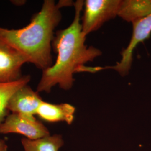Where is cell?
I'll return each instance as SVG.
<instances>
[{"mask_svg": "<svg viewBox=\"0 0 151 151\" xmlns=\"http://www.w3.org/2000/svg\"><path fill=\"white\" fill-rule=\"evenodd\" d=\"M83 1L74 2L75 16L68 27L55 32L52 49L57 54L53 65L42 71V75L37 87V91L49 93L53 87L68 90L73 86V75L79 72L84 65L100 56L102 52L94 47L85 44L86 37L82 31L81 12Z\"/></svg>", "mask_w": 151, "mask_h": 151, "instance_id": "obj_1", "label": "cell"}, {"mask_svg": "<svg viewBox=\"0 0 151 151\" xmlns=\"http://www.w3.org/2000/svg\"><path fill=\"white\" fill-rule=\"evenodd\" d=\"M20 134L30 140H37L50 135L47 128L34 118L16 113L9 114L0 124V134Z\"/></svg>", "mask_w": 151, "mask_h": 151, "instance_id": "obj_5", "label": "cell"}, {"mask_svg": "<svg viewBox=\"0 0 151 151\" xmlns=\"http://www.w3.org/2000/svg\"><path fill=\"white\" fill-rule=\"evenodd\" d=\"M29 60L24 54L0 40V84L22 78V67Z\"/></svg>", "mask_w": 151, "mask_h": 151, "instance_id": "obj_6", "label": "cell"}, {"mask_svg": "<svg viewBox=\"0 0 151 151\" xmlns=\"http://www.w3.org/2000/svg\"><path fill=\"white\" fill-rule=\"evenodd\" d=\"M22 143L25 151H59L64 145V140L62 135L55 134L37 140L23 138Z\"/></svg>", "mask_w": 151, "mask_h": 151, "instance_id": "obj_10", "label": "cell"}, {"mask_svg": "<svg viewBox=\"0 0 151 151\" xmlns=\"http://www.w3.org/2000/svg\"><path fill=\"white\" fill-rule=\"evenodd\" d=\"M71 1L45 0L41 10L30 23L19 29L0 27V40L24 54L38 69L47 70L53 65L52 55L54 30L62 19L60 9L73 5Z\"/></svg>", "mask_w": 151, "mask_h": 151, "instance_id": "obj_2", "label": "cell"}, {"mask_svg": "<svg viewBox=\"0 0 151 151\" xmlns=\"http://www.w3.org/2000/svg\"><path fill=\"white\" fill-rule=\"evenodd\" d=\"M76 109L68 103L55 104L43 101L37 115L39 118L49 123L65 122L70 125L74 120Z\"/></svg>", "mask_w": 151, "mask_h": 151, "instance_id": "obj_8", "label": "cell"}, {"mask_svg": "<svg viewBox=\"0 0 151 151\" xmlns=\"http://www.w3.org/2000/svg\"><path fill=\"white\" fill-rule=\"evenodd\" d=\"M31 80L30 75H24L18 81L5 84H0V124L9 114L7 105L11 96L20 87L27 85Z\"/></svg>", "mask_w": 151, "mask_h": 151, "instance_id": "obj_11", "label": "cell"}, {"mask_svg": "<svg viewBox=\"0 0 151 151\" xmlns=\"http://www.w3.org/2000/svg\"><path fill=\"white\" fill-rule=\"evenodd\" d=\"M151 12V0H122L118 16L134 22Z\"/></svg>", "mask_w": 151, "mask_h": 151, "instance_id": "obj_9", "label": "cell"}, {"mask_svg": "<svg viewBox=\"0 0 151 151\" xmlns=\"http://www.w3.org/2000/svg\"><path fill=\"white\" fill-rule=\"evenodd\" d=\"M133 32L127 47L121 53L122 58L116 65L111 66L91 67V73L104 70H113L121 76L127 75L131 68L133 62V54L138 44L145 41L151 34V12L143 18L132 23Z\"/></svg>", "mask_w": 151, "mask_h": 151, "instance_id": "obj_4", "label": "cell"}, {"mask_svg": "<svg viewBox=\"0 0 151 151\" xmlns=\"http://www.w3.org/2000/svg\"><path fill=\"white\" fill-rule=\"evenodd\" d=\"M12 3L16 6H22L24 5L26 3V1L20 0V1H11Z\"/></svg>", "mask_w": 151, "mask_h": 151, "instance_id": "obj_13", "label": "cell"}, {"mask_svg": "<svg viewBox=\"0 0 151 151\" xmlns=\"http://www.w3.org/2000/svg\"><path fill=\"white\" fill-rule=\"evenodd\" d=\"M43 101L39 92L27 85L18 89L8 101L7 109L12 113L28 118H34L38 108Z\"/></svg>", "mask_w": 151, "mask_h": 151, "instance_id": "obj_7", "label": "cell"}, {"mask_svg": "<svg viewBox=\"0 0 151 151\" xmlns=\"http://www.w3.org/2000/svg\"><path fill=\"white\" fill-rule=\"evenodd\" d=\"M122 0H86L82 17V31L85 36L98 30L106 22L118 16Z\"/></svg>", "mask_w": 151, "mask_h": 151, "instance_id": "obj_3", "label": "cell"}, {"mask_svg": "<svg viewBox=\"0 0 151 151\" xmlns=\"http://www.w3.org/2000/svg\"><path fill=\"white\" fill-rule=\"evenodd\" d=\"M8 146L4 139L0 140V151H7Z\"/></svg>", "mask_w": 151, "mask_h": 151, "instance_id": "obj_12", "label": "cell"}]
</instances>
